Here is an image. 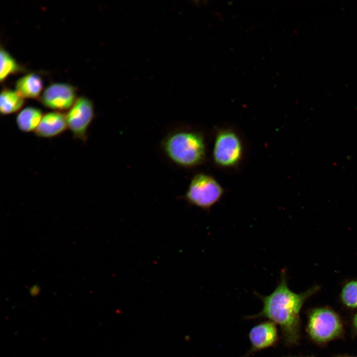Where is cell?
I'll return each instance as SVG.
<instances>
[{
  "mask_svg": "<svg viewBox=\"0 0 357 357\" xmlns=\"http://www.w3.org/2000/svg\"><path fill=\"white\" fill-rule=\"evenodd\" d=\"M243 149L239 136L230 129L219 130L216 134L213 149L215 163L223 168L237 166L243 156Z\"/></svg>",
  "mask_w": 357,
  "mask_h": 357,
  "instance_id": "cell-4",
  "label": "cell"
},
{
  "mask_svg": "<svg viewBox=\"0 0 357 357\" xmlns=\"http://www.w3.org/2000/svg\"><path fill=\"white\" fill-rule=\"evenodd\" d=\"M67 128L65 114L53 111L43 115L35 133L39 137L51 138L60 135Z\"/></svg>",
  "mask_w": 357,
  "mask_h": 357,
  "instance_id": "cell-9",
  "label": "cell"
},
{
  "mask_svg": "<svg viewBox=\"0 0 357 357\" xmlns=\"http://www.w3.org/2000/svg\"><path fill=\"white\" fill-rule=\"evenodd\" d=\"M318 290V287L297 294L289 288L285 270L280 282L269 295L257 294L263 303L262 310L249 318H266L279 326L285 344H298L300 338L299 312L304 301Z\"/></svg>",
  "mask_w": 357,
  "mask_h": 357,
  "instance_id": "cell-1",
  "label": "cell"
},
{
  "mask_svg": "<svg viewBox=\"0 0 357 357\" xmlns=\"http://www.w3.org/2000/svg\"><path fill=\"white\" fill-rule=\"evenodd\" d=\"M353 326L355 330L357 332V313L354 315L353 317Z\"/></svg>",
  "mask_w": 357,
  "mask_h": 357,
  "instance_id": "cell-15",
  "label": "cell"
},
{
  "mask_svg": "<svg viewBox=\"0 0 357 357\" xmlns=\"http://www.w3.org/2000/svg\"><path fill=\"white\" fill-rule=\"evenodd\" d=\"M224 190L211 176L198 174L191 179L185 195L188 203L209 210L221 199Z\"/></svg>",
  "mask_w": 357,
  "mask_h": 357,
  "instance_id": "cell-3",
  "label": "cell"
},
{
  "mask_svg": "<svg viewBox=\"0 0 357 357\" xmlns=\"http://www.w3.org/2000/svg\"><path fill=\"white\" fill-rule=\"evenodd\" d=\"M43 115L42 111L38 108L32 107L25 108L16 116L17 127L22 132H35Z\"/></svg>",
  "mask_w": 357,
  "mask_h": 357,
  "instance_id": "cell-11",
  "label": "cell"
},
{
  "mask_svg": "<svg viewBox=\"0 0 357 357\" xmlns=\"http://www.w3.org/2000/svg\"><path fill=\"white\" fill-rule=\"evenodd\" d=\"M343 302L351 308L357 307V281H353L346 284L341 292Z\"/></svg>",
  "mask_w": 357,
  "mask_h": 357,
  "instance_id": "cell-14",
  "label": "cell"
},
{
  "mask_svg": "<svg viewBox=\"0 0 357 357\" xmlns=\"http://www.w3.org/2000/svg\"><path fill=\"white\" fill-rule=\"evenodd\" d=\"M163 146L168 157L181 166H195L205 158L204 139L197 132L181 131L171 134L165 139Z\"/></svg>",
  "mask_w": 357,
  "mask_h": 357,
  "instance_id": "cell-2",
  "label": "cell"
},
{
  "mask_svg": "<svg viewBox=\"0 0 357 357\" xmlns=\"http://www.w3.org/2000/svg\"><path fill=\"white\" fill-rule=\"evenodd\" d=\"M43 87L42 78L35 73H29L20 78L16 82V91L23 98H38Z\"/></svg>",
  "mask_w": 357,
  "mask_h": 357,
  "instance_id": "cell-10",
  "label": "cell"
},
{
  "mask_svg": "<svg viewBox=\"0 0 357 357\" xmlns=\"http://www.w3.org/2000/svg\"><path fill=\"white\" fill-rule=\"evenodd\" d=\"M65 115L68 128L74 138L85 142L88 138L89 128L94 117L92 101L84 97L77 98Z\"/></svg>",
  "mask_w": 357,
  "mask_h": 357,
  "instance_id": "cell-6",
  "label": "cell"
},
{
  "mask_svg": "<svg viewBox=\"0 0 357 357\" xmlns=\"http://www.w3.org/2000/svg\"><path fill=\"white\" fill-rule=\"evenodd\" d=\"M343 331L340 317L332 310L318 308L309 314L307 331L310 338L318 343H325L338 337Z\"/></svg>",
  "mask_w": 357,
  "mask_h": 357,
  "instance_id": "cell-5",
  "label": "cell"
},
{
  "mask_svg": "<svg viewBox=\"0 0 357 357\" xmlns=\"http://www.w3.org/2000/svg\"><path fill=\"white\" fill-rule=\"evenodd\" d=\"M294 357V356H290V357Z\"/></svg>",
  "mask_w": 357,
  "mask_h": 357,
  "instance_id": "cell-16",
  "label": "cell"
},
{
  "mask_svg": "<svg viewBox=\"0 0 357 357\" xmlns=\"http://www.w3.org/2000/svg\"><path fill=\"white\" fill-rule=\"evenodd\" d=\"M0 81H3L11 74L22 70L23 68L16 62L14 59L2 47L0 51Z\"/></svg>",
  "mask_w": 357,
  "mask_h": 357,
  "instance_id": "cell-13",
  "label": "cell"
},
{
  "mask_svg": "<svg viewBox=\"0 0 357 357\" xmlns=\"http://www.w3.org/2000/svg\"></svg>",
  "mask_w": 357,
  "mask_h": 357,
  "instance_id": "cell-17",
  "label": "cell"
},
{
  "mask_svg": "<svg viewBox=\"0 0 357 357\" xmlns=\"http://www.w3.org/2000/svg\"><path fill=\"white\" fill-rule=\"evenodd\" d=\"M251 349L248 355L274 346L278 340L276 324L269 320L252 327L249 333Z\"/></svg>",
  "mask_w": 357,
  "mask_h": 357,
  "instance_id": "cell-8",
  "label": "cell"
},
{
  "mask_svg": "<svg viewBox=\"0 0 357 357\" xmlns=\"http://www.w3.org/2000/svg\"><path fill=\"white\" fill-rule=\"evenodd\" d=\"M24 104V99L16 91L3 88L0 95V112L2 115H8L19 111Z\"/></svg>",
  "mask_w": 357,
  "mask_h": 357,
  "instance_id": "cell-12",
  "label": "cell"
},
{
  "mask_svg": "<svg viewBox=\"0 0 357 357\" xmlns=\"http://www.w3.org/2000/svg\"><path fill=\"white\" fill-rule=\"evenodd\" d=\"M76 98L75 88L66 83H54L49 86L40 98V101L46 107L54 111L69 110Z\"/></svg>",
  "mask_w": 357,
  "mask_h": 357,
  "instance_id": "cell-7",
  "label": "cell"
}]
</instances>
